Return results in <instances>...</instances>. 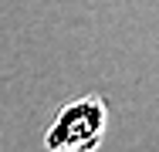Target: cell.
<instances>
[{
    "mask_svg": "<svg viewBox=\"0 0 159 152\" xmlns=\"http://www.w3.org/2000/svg\"><path fill=\"white\" fill-rule=\"evenodd\" d=\"M105 125H108V112H105L102 98L68 101L44 135V149L48 152H95L105 139Z\"/></svg>",
    "mask_w": 159,
    "mask_h": 152,
    "instance_id": "1",
    "label": "cell"
}]
</instances>
